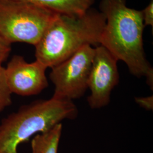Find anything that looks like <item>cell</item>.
Listing matches in <instances>:
<instances>
[{
    "label": "cell",
    "instance_id": "6",
    "mask_svg": "<svg viewBox=\"0 0 153 153\" xmlns=\"http://www.w3.org/2000/svg\"><path fill=\"white\" fill-rule=\"evenodd\" d=\"M117 61L104 47L99 45L95 48L88 81L90 94L88 102L91 109H99L109 104L112 91L119 82Z\"/></svg>",
    "mask_w": 153,
    "mask_h": 153
},
{
    "label": "cell",
    "instance_id": "4",
    "mask_svg": "<svg viewBox=\"0 0 153 153\" xmlns=\"http://www.w3.org/2000/svg\"><path fill=\"white\" fill-rule=\"evenodd\" d=\"M56 14L31 2L0 0V36L10 44L35 46Z\"/></svg>",
    "mask_w": 153,
    "mask_h": 153
},
{
    "label": "cell",
    "instance_id": "5",
    "mask_svg": "<svg viewBox=\"0 0 153 153\" xmlns=\"http://www.w3.org/2000/svg\"><path fill=\"white\" fill-rule=\"evenodd\" d=\"M95 48L87 45L52 68L49 78L55 86L53 98L73 101L84 95L88 88Z\"/></svg>",
    "mask_w": 153,
    "mask_h": 153
},
{
    "label": "cell",
    "instance_id": "12",
    "mask_svg": "<svg viewBox=\"0 0 153 153\" xmlns=\"http://www.w3.org/2000/svg\"><path fill=\"white\" fill-rule=\"evenodd\" d=\"M11 51V44L0 36V65L8 58Z\"/></svg>",
    "mask_w": 153,
    "mask_h": 153
},
{
    "label": "cell",
    "instance_id": "11",
    "mask_svg": "<svg viewBox=\"0 0 153 153\" xmlns=\"http://www.w3.org/2000/svg\"><path fill=\"white\" fill-rule=\"evenodd\" d=\"M145 27L150 26L153 27V0H151L150 3L144 9L141 10Z\"/></svg>",
    "mask_w": 153,
    "mask_h": 153
},
{
    "label": "cell",
    "instance_id": "13",
    "mask_svg": "<svg viewBox=\"0 0 153 153\" xmlns=\"http://www.w3.org/2000/svg\"><path fill=\"white\" fill-rule=\"evenodd\" d=\"M153 96L147 97L136 98L135 100L137 104L146 110H152L153 108Z\"/></svg>",
    "mask_w": 153,
    "mask_h": 153
},
{
    "label": "cell",
    "instance_id": "1",
    "mask_svg": "<svg viewBox=\"0 0 153 153\" xmlns=\"http://www.w3.org/2000/svg\"><path fill=\"white\" fill-rule=\"evenodd\" d=\"M99 11L105 18L99 45L117 61H123L131 74L144 76L153 86V69L143 49L145 28L141 11L129 7L126 0H102Z\"/></svg>",
    "mask_w": 153,
    "mask_h": 153
},
{
    "label": "cell",
    "instance_id": "3",
    "mask_svg": "<svg viewBox=\"0 0 153 153\" xmlns=\"http://www.w3.org/2000/svg\"><path fill=\"white\" fill-rule=\"evenodd\" d=\"M73 102L52 98L23 105L0 124V153H18L17 148L33 134L47 131L65 119H74Z\"/></svg>",
    "mask_w": 153,
    "mask_h": 153
},
{
    "label": "cell",
    "instance_id": "10",
    "mask_svg": "<svg viewBox=\"0 0 153 153\" xmlns=\"http://www.w3.org/2000/svg\"><path fill=\"white\" fill-rule=\"evenodd\" d=\"M11 94L6 80L5 68L0 65V112L11 105Z\"/></svg>",
    "mask_w": 153,
    "mask_h": 153
},
{
    "label": "cell",
    "instance_id": "7",
    "mask_svg": "<svg viewBox=\"0 0 153 153\" xmlns=\"http://www.w3.org/2000/svg\"><path fill=\"white\" fill-rule=\"evenodd\" d=\"M47 67L38 61L28 63L15 55L5 68L6 80L11 93L22 97L37 95L48 86Z\"/></svg>",
    "mask_w": 153,
    "mask_h": 153
},
{
    "label": "cell",
    "instance_id": "9",
    "mask_svg": "<svg viewBox=\"0 0 153 153\" xmlns=\"http://www.w3.org/2000/svg\"><path fill=\"white\" fill-rule=\"evenodd\" d=\"M62 129V126L60 123L36 135L31 141L33 153H57Z\"/></svg>",
    "mask_w": 153,
    "mask_h": 153
},
{
    "label": "cell",
    "instance_id": "8",
    "mask_svg": "<svg viewBox=\"0 0 153 153\" xmlns=\"http://www.w3.org/2000/svg\"><path fill=\"white\" fill-rule=\"evenodd\" d=\"M33 3L57 14L81 15L92 7L96 0H19Z\"/></svg>",
    "mask_w": 153,
    "mask_h": 153
},
{
    "label": "cell",
    "instance_id": "2",
    "mask_svg": "<svg viewBox=\"0 0 153 153\" xmlns=\"http://www.w3.org/2000/svg\"><path fill=\"white\" fill-rule=\"evenodd\" d=\"M105 24L104 14L93 7L81 15L57 14L35 45L36 60L52 68L85 45L98 46Z\"/></svg>",
    "mask_w": 153,
    "mask_h": 153
}]
</instances>
